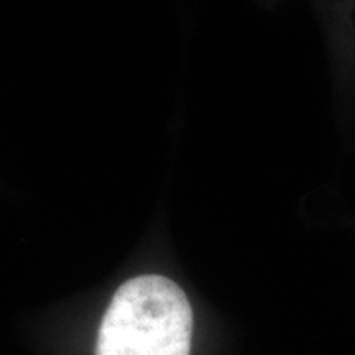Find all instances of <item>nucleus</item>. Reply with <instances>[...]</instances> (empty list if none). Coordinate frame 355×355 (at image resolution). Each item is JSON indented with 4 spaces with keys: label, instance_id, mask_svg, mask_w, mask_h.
<instances>
[{
    "label": "nucleus",
    "instance_id": "f03ea898",
    "mask_svg": "<svg viewBox=\"0 0 355 355\" xmlns=\"http://www.w3.org/2000/svg\"><path fill=\"white\" fill-rule=\"evenodd\" d=\"M324 32L331 71L343 99L355 97V0H308Z\"/></svg>",
    "mask_w": 355,
    "mask_h": 355
},
{
    "label": "nucleus",
    "instance_id": "f257e3e1",
    "mask_svg": "<svg viewBox=\"0 0 355 355\" xmlns=\"http://www.w3.org/2000/svg\"><path fill=\"white\" fill-rule=\"evenodd\" d=\"M196 312L188 291L164 272L125 279L105 306L95 355H191Z\"/></svg>",
    "mask_w": 355,
    "mask_h": 355
}]
</instances>
